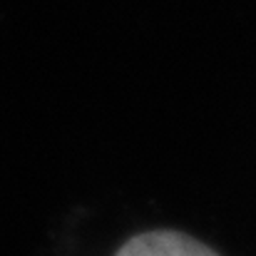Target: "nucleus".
I'll return each mask as SVG.
<instances>
[{
    "mask_svg": "<svg viewBox=\"0 0 256 256\" xmlns=\"http://www.w3.org/2000/svg\"><path fill=\"white\" fill-rule=\"evenodd\" d=\"M117 256H216L202 242L179 232H150L130 239Z\"/></svg>",
    "mask_w": 256,
    "mask_h": 256,
    "instance_id": "nucleus-1",
    "label": "nucleus"
}]
</instances>
